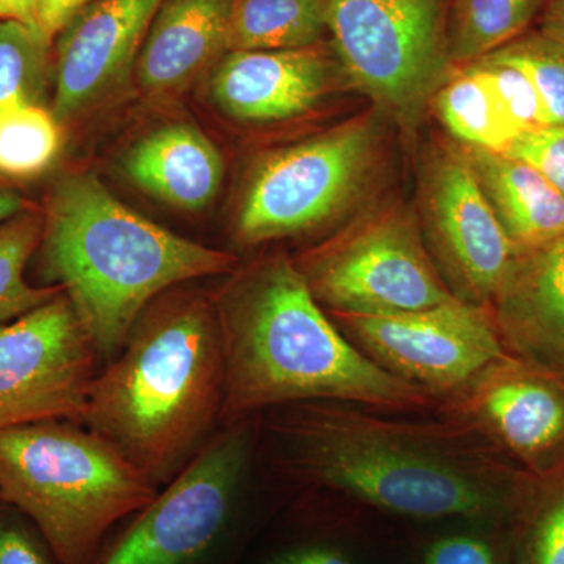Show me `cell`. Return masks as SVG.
<instances>
[{"instance_id": "cell-1", "label": "cell", "mask_w": 564, "mask_h": 564, "mask_svg": "<svg viewBox=\"0 0 564 564\" xmlns=\"http://www.w3.org/2000/svg\"><path fill=\"white\" fill-rule=\"evenodd\" d=\"M273 432L310 484L406 522L510 524L533 475L462 422L400 421L359 404L281 406Z\"/></svg>"}, {"instance_id": "cell-2", "label": "cell", "mask_w": 564, "mask_h": 564, "mask_svg": "<svg viewBox=\"0 0 564 564\" xmlns=\"http://www.w3.org/2000/svg\"><path fill=\"white\" fill-rule=\"evenodd\" d=\"M215 310L225 359L220 422L226 425L265 408L302 402L351 403L397 413L440 403L359 351L285 256L240 273Z\"/></svg>"}, {"instance_id": "cell-3", "label": "cell", "mask_w": 564, "mask_h": 564, "mask_svg": "<svg viewBox=\"0 0 564 564\" xmlns=\"http://www.w3.org/2000/svg\"><path fill=\"white\" fill-rule=\"evenodd\" d=\"M223 393L217 310L203 296H174L147 307L96 375L82 423L161 486L220 421Z\"/></svg>"}, {"instance_id": "cell-4", "label": "cell", "mask_w": 564, "mask_h": 564, "mask_svg": "<svg viewBox=\"0 0 564 564\" xmlns=\"http://www.w3.org/2000/svg\"><path fill=\"white\" fill-rule=\"evenodd\" d=\"M44 272L73 303L102 362L113 361L152 300L231 272L236 258L166 231L91 174L57 182L39 247Z\"/></svg>"}, {"instance_id": "cell-5", "label": "cell", "mask_w": 564, "mask_h": 564, "mask_svg": "<svg viewBox=\"0 0 564 564\" xmlns=\"http://www.w3.org/2000/svg\"><path fill=\"white\" fill-rule=\"evenodd\" d=\"M158 494L150 477L79 423L0 429V502L31 519L58 564H93L111 529Z\"/></svg>"}, {"instance_id": "cell-6", "label": "cell", "mask_w": 564, "mask_h": 564, "mask_svg": "<svg viewBox=\"0 0 564 564\" xmlns=\"http://www.w3.org/2000/svg\"><path fill=\"white\" fill-rule=\"evenodd\" d=\"M383 118L377 109L355 115L263 155L240 204V239L261 243L314 231L361 206L383 165Z\"/></svg>"}, {"instance_id": "cell-7", "label": "cell", "mask_w": 564, "mask_h": 564, "mask_svg": "<svg viewBox=\"0 0 564 564\" xmlns=\"http://www.w3.org/2000/svg\"><path fill=\"white\" fill-rule=\"evenodd\" d=\"M452 0H329L328 36L340 74L413 135L454 73Z\"/></svg>"}, {"instance_id": "cell-8", "label": "cell", "mask_w": 564, "mask_h": 564, "mask_svg": "<svg viewBox=\"0 0 564 564\" xmlns=\"http://www.w3.org/2000/svg\"><path fill=\"white\" fill-rule=\"evenodd\" d=\"M293 262L328 313H406L455 299L426 250L415 209L400 202L356 215Z\"/></svg>"}, {"instance_id": "cell-9", "label": "cell", "mask_w": 564, "mask_h": 564, "mask_svg": "<svg viewBox=\"0 0 564 564\" xmlns=\"http://www.w3.org/2000/svg\"><path fill=\"white\" fill-rule=\"evenodd\" d=\"M250 452L245 421L202 445L93 564H220L239 534L240 484Z\"/></svg>"}, {"instance_id": "cell-10", "label": "cell", "mask_w": 564, "mask_h": 564, "mask_svg": "<svg viewBox=\"0 0 564 564\" xmlns=\"http://www.w3.org/2000/svg\"><path fill=\"white\" fill-rule=\"evenodd\" d=\"M328 314L370 361L440 402L508 355L489 307L458 299L406 313Z\"/></svg>"}, {"instance_id": "cell-11", "label": "cell", "mask_w": 564, "mask_h": 564, "mask_svg": "<svg viewBox=\"0 0 564 564\" xmlns=\"http://www.w3.org/2000/svg\"><path fill=\"white\" fill-rule=\"evenodd\" d=\"M99 361L65 292L0 326V429L82 423Z\"/></svg>"}, {"instance_id": "cell-12", "label": "cell", "mask_w": 564, "mask_h": 564, "mask_svg": "<svg viewBox=\"0 0 564 564\" xmlns=\"http://www.w3.org/2000/svg\"><path fill=\"white\" fill-rule=\"evenodd\" d=\"M414 209L426 250L452 295L489 306L513 250L455 140L437 141L423 152Z\"/></svg>"}, {"instance_id": "cell-13", "label": "cell", "mask_w": 564, "mask_h": 564, "mask_svg": "<svg viewBox=\"0 0 564 564\" xmlns=\"http://www.w3.org/2000/svg\"><path fill=\"white\" fill-rule=\"evenodd\" d=\"M437 408L533 477L564 467V378L558 375L505 355Z\"/></svg>"}, {"instance_id": "cell-14", "label": "cell", "mask_w": 564, "mask_h": 564, "mask_svg": "<svg viewBox=\"0 0 564 564\" xmlns=\"http://www.w3.org/2000/svg\"><path fill=\"white\" fill-rule=\"evenodd\" d=\"M165 0H95L58 35L54 115L74 117L121 84Z\"/></svg>"}, {"instance_id": "cell-15", "label": "cell", "mask_w": 564, "mask_h": 564, "mask_svg": "<svg viewBox=\"0 0 564 564\" xmlns=\"http://www.w3.org/2000/svg\"><path fill=\"white\" fill-rule=\"evenodd\" d=\"M340 70L333 47L232 51L210 80L215 102L236 120H292L313 110Z\"/></svg>"}, {"instance_id": "cell-16", "label": "cell", "mask_w": 564, "mask_h": 564, "mask_svg": "<svg viewBox=\"0 0 564 564\" xmlns=\"http://www.w3.org/2000/svg\"><path fill=\"white\" fill-rule=\"evenodd\" d=\"M488 307L508 355L564 378V236L514 254Z\"/></svg>"}, {"instance_id": "cell-17", "label": "cell", "mask_w": 564, "mask_h": 564, "mask_svg": "<svg viewBox=\"0 0 564 564\" xmlns=\"http://www.w3.org/2000/svg\"><path fill=\"white\" fill-rule=\"evenodd\" d=\"M232 0H165L135 62L143 90H177L221 52H229Z\"/></svg>"}, {"instance_id": "cell-18", "label": "cell", "mask_w": 564, "mask_h": 564, "mask_svg": "<svg viewBox=\"0 0 564 564\" xmlns=\"http://www.w3.org/2000/svg\"><path fill=\"white\" fill-rule=\"evenodd\" d=\"M462 148L513 256L564 236V196L543 174L503 152Z\"/></svg>"}, {"instance_id": "cell-19", "label": "cell", "mask_w": 564, "mask_h": 564, "mask_svg": "<svg viewBox=\"0 0 564 564\" xmlns=\"http://www.w3.org/2000/svg\"><path fill=\"white\" fill-rule=\"evenodd\" d=\"M124 172L161 202L198 210L217 195L225 165L220 151L202 131L176 122L137 141L126 154Z\"/></svg>"}, {"instance_id": "cell-20", "label": "cell", "mask_w": 564, "mask_h": 564, "mask_svg": "<svg viewBox=\"0 0 564 564\" xmlns=\"http://www.w3.org/2000/svg\"><path fill=\"white\" fill-rule=\"evenodd\" d=\"M430 109L463 147L503 152L519 135L477 63L455 66Z\"/></svg>"}, {"instance_id": "cell-21", "label": "cell", "mask_w": 564, "mask_h": 564, "mask_svg": "<svg viewBox=\"0 0 564 564\" xmlns=\"http://www.w3.org/2000/svg\"><path fill=\"white\" fill-rule=\"evenodd\" d=\"M329 0H232L229 52L300 50L328 35Z\"/></svg>"}, {"instance_id": "cell-22", "label": "cell", "mask_w": 564, "mask_h": 564, "mask_svg": "<svg viewBox=\"0 0 564 564\" xmlns=\"http://www.w3.org/2000/svg\"><path fill=\"white\" fill-rule=\"evenodd\" d=\"M547 0H452L448 52L454 66L480 61L529 32Z\"/></svg>"}, {"instance_id": "cell-23", "label": "cell", "mask_w": 564, "mask_h": 564, "mask_svg": "<svg viewBox=\"0 0 564 564\" xmlns=\"http://www.w3.org/2000/svg\"><path fill=\"white\" fill-rule=\"evenodd\" d=\"M508 529L513 564H564V467L532 478Z\"/></svg>"}, {"instance_id": "cell-24", "label": "cell", "mask_w": 564, "mask_h": 564, "mask_svg": "<svg viewBox=\"0 0 564 564\" xmlns=\"http://www.w3.org/2000/svg\"><path fill=\"white\" fill-rule=\"evenodd\" d=\"M44 217L31 209L0 225V326L31 313L62 293L58 285L35 288L25 267L43 239Z\"/></svg>"}, {"instance_id": "cell-25", "label": "cell", "mask_w": 564, "mask_h": 564, "mask_svg": "<svg viewBox=\"0 0 564 564\" xmlns=\"http://www.w3.org/2000/svg\"><path fill=\"white\" fill-rule=\"evenodd\" d=\"M62 148V129L54 111L43 104H18L0 109V174L39 176L54 163Z\"/></svg>"}, {"instance_id": "cell-26", "label": "cell", "mask_w": 564, "mask_h": 564, "mask_svg": "<svg viewBox=\"0 0 564 564\" xmlns=\"http://www.w3.org/2000/svg\"><path fill=\"white\" fill-rule=\"evenodd\" d=\"M411 564H513L510 524L447 519L432 522Z\"/></svg>"}, {"instance_id": "cell-27", "label": "cell", "mask_w": 564, "mask_h": 564, "mask_svg": "<svg viewBox=\"0 0 564 564\" xmlns=\"http://www.w3.org/2000/svg\"><path fill=\"white\" fill-rule=\"evenodd\" d=\"M50 44L22 22L0 21V109L43 101Z\"/></svg>"}, {"instance_id": "cell-28", "label": "cell", "mask_w": 564, "mask_h": 564, "mask_svg": "<svg viewBox=\"0 0 564 564\" xmlns=\"http://www.w3.org/2000/svg\"><path fill=\"white\" fill-rule=\"evenodd\" d=\"M525 74L544 104L547 124H564V44L540 31H529L486 55Z\"/></svg>"}, {"instance_id": "cell-29", "label": "cell", "mask_w": 564, "mask_h": 564, "mask_svg": "<svg viewBox=\"0 0 564 564\" xmlns=\"http://www.w3.org/2000/svg\"><path fill=\"white\" fill-rule=\"evenodd\" d=\"M473 63H477L484 70L486 79L496 93L508 120L513 122L516 131L522 133L547 124L544 104L536 88L522 70L505 63L488 61V58H480Z\"/></svg>"}, {"instance_id": "cell-30", "label": "cell", "mask_w": 564, "mask_h": 564, "mask_svg": "<svg viewBox=\"0 0 564 564\" xmlns=\"http://www.w3.org/2000/svg\"><path fill=\"white\" fill-rule=\"evenodd\" d=\"M503 154L533 166L564 196V124L519 133Z\"/></svg>"}, {"instance_id": "cell-31", "label": "cell", "mask_w": 564, "mask_h": 564, "mask_svg": "<svg viewBox=\"0 0 564 564\" xmlns=\"http://www.w3.org/2000/svg\"><path fill=\"white\" fill-rule=\"evenodd\" d=\"M0 564H58L28 516L0 502Z\"/></svg>"}, {"instance_id": "cell-32", "label": "cell", "mask_w": 564, "mask_h": 564, "mask_svg": "<svg viewBox=\"0 0 564 564\" xmlns=\"http://www.w3.org/2000/svg\"><path fill=\"white\" fill-rule=\"evenodd\" d=\"M262 564H367L343 538L313 536L274 549Z\"/></svg>"}, {"instance_id": "cell-33", "label": "cell", "mask_w": 564, "mask_h": 564, "mask_svg": "<svg viewBox=\"0 0 564 564\" xmlns=\"http://www.w3.org/2000/svg\"><path fill=\"white\" fill-rule=\"evenodd\" d=\"M93 2L95 0H35L41 35L51 43L76 14Z\"/></svg>"}, {"instance_id": "cell-34", "label": "cell", "mask_w": 564, "mask_h": 564, "mask_svg": "<svg viewBox=\"0 0 564 564\" xmlns=\"http://www.w3.org/2000/svg\"><path fill=\"white\" fill-rule=\"evenodd\" d=\"M0 21L22 22L39 31L35 0H0Z\"/></svg>"}, {"instance_id": "cell-35", "label": "cell", "mask_w": 564, "mask_h": 564, "mask_svg": "<svg viewBox=\"0 0 564 564\" xmlns=\"http://www.w3.org/2000/svg\"><path fill=\"white\" fill-rule=\"evenodd\" d=\"M538 31L564 44V0H547L545 2Z\"/></svg>"}, {"instance_id": "cell-36", "label": "cell", "mask_w": 564, "mask_h": 564, "mask_svg": "<svg viewBox=\"0 0 564 564\" xmlns=\"http://www.w3.org/2000/svg\"><path fill=\"white\" fill-rule=\"evenodd\" d=\"M28 209V203H25L20 193L11 191L7 185L0 184V225Z\"/></svg>"}]
</instances>
